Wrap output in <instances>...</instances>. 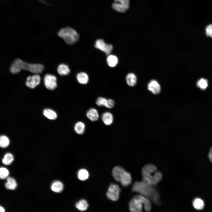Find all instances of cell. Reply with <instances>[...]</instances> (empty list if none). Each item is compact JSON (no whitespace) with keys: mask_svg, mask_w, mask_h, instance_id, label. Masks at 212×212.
Masks as SVG:
<instances>
[{"mask_svg":"<svg viewBox=\"0 0 212 212\" xmlns=\"http://www.w3.org/2000/svg\"><path fill=\"white\" fill-rule=\"evenodd\" d=\"M43 113L46 117L49 120H55L57 117V114L56 112L50 109H44Z\"/></svg>","mask_w":212,"mask_h":212,"instance_id":"cell-19","label":"cell"},{"mask_svg":"<svg viewBox=\"0 0 212 212\" xmlns=\"http://www.w3.org/2000/svg\"><path fill=\"white\" fill-rule=\"evenodd\" d=\"M75 206L76 208L79 210L83 211L87 209L88 204L86 200L82 199L77 203Z\"/></svg>","mask_w":212,"mask_h":212,"instance_id":"cell-24","label":"cell"},{"mask_svg":"<svg viewBox=\"0 0 212 212\" xmlns=\"http://www.w3.org/2000/svg\"><path fill=\"white\" fill-rule=\"evenodd\" d=\"M153 186L142 181H136L133 184L132 191L139 193L153 201L155 204L160 203L158 192L153 188Z\"/></svg>","mask_w":212,"mask_h":212,"instance_id":"cell-1","label":"cell"},{"mask_svg":"<svg viewBox=\"0 0 212 212\" xmlns=\"http://www.w3.org/2000/svg\"><path fill=\"white\" fill-rule=\"evenodd\" d=\"M112 174L114 179L120 182L123 186H128L131 183L132 178L130 174L121 166L115 167L112 170Z\"/></svg>","mask_w":212,"mask_h":212,"instance_id":"cell-6","label":"cell"},{"mask_svg":"<svg viewBox=\"0 0 212 212\" xmlns=\"http://www.w3.org/2000/svg\"><path fill=\"white\" fill-rule=\"evenodd\" d=\"M96 103L99 106H104L110 109L113 108L115 105V102L113 100L107 99L102 97H98L96 101Z\"/></svg>","mask_w":212,"mask_h":212,"instance_id":"cell-12","label":"cell"},{"mask_svg":"<svg viewBox=\"0 0 212 212\" xmlns=\"http://www.w3.org/2000/svg\"><path fill=\"white\" fill-rule=\"evenodd\" d=\"M57 70L58 73L61 75H66L70 72L69 66L64 64H61L58 66Z\"/></svg>","mask_w":212,"mask_h":212,"instance_id":"cell-21","label":"cell"},{"mask_svg":"<svg viewBox=\"0 0 212 212\" xmlns=\"http://www.w3.org/2000/svg\"><path fill=\"white\" fill-rule=\"evenodd\" d=\"M148 88L154 95L159 94L161 91V87L158 82L155 80H151L148 85Z\"/></svg>","mask_w":212,"mask_h":212,"instance_id":"cell-13","label":"cell"},{"mask_svg":"<svg viewBox=\"0 0 212 212\" xmlns=\"http://www.w3.org/2000/svg\"><path fill=\"white\" fill-rule=\"evenodd\" d=\"M9 174V171L6 168L3 167L0 168V178L1 179H4L7 178Z\"/></svg>","mask_w":212,"mask_h":212,"instance_id":"cell-30","label":"cell"},{"mask_svg":"<svg viewBox=\"0 0 212 212\" xmlns=\"http://www.w3.org/2000/svg\"><path fill=\"white\" fill-rule=\"evenodd\" d=\"M143 181L152 186L159 183L162 178V175L157 170L156 167L150 164L145 165L142 168Z\"/></svg>","mask_w":212,"mask_h":212,"instance_id":"cell-3","label":"cell"},{"mask_svg":"<svg viewBox=\"0 0 212 212\" xmlns=\"http://www.w3.org/2000/svg\"><path fill=\"white\" fill-rule=\"evenodd\" d=\"M14 160L13 155L10 153H7L4 155L2 162L4 164L8 165L11 164Z\"/></svg>","mask_w":212,"mask_h":212,"instance_id":"cell-27","label":"cell"},{"mask_svg":"<svg viewBox=\"0 0 212 212\" xmlns=\"http://www.w3.org/2000/svg\"><path fill=\"white\" fill-rule=\"evenodd\" d=\"M106 61L108 65L110 67H114L117 64L118 59L115 55L110 54L108 55Z\"/></svg>","mask_w":212,"mask_h":212,"instance_id":"cell-16","label":"cell"},{"mask_svg":"<svg viewBox=\"0 0 212 212\" xmlns=\"http://www.w3.org/2000/svg\"><path fill=\"white\" fill-rule=\"evenodd\" d=\"M193 206L196 209L200 210L202 209L204 206L203 201L199 198L195 199L193 201Z\"/></svg>","mask_w":212,"mask_h":212,"instance_id":"cell-26","label":"cell"},{"mask_svg":"<svg viewBox=\"0 0 212 212\" xmlns=\"http://www.w3.org/2000/svg\"><path fill=\"white\" fill-rule=\"evenodd\" d=\"M85 123L81 121L76 122L74 127L75 132L79 135L83 134L85 132Z\"/></svg>","mask_w":212,"mask_h":212,"instance_id":"cell-22","label":"cell"},{"mask_svg":"<svg viewBox=\"0 0 212 212\" xmlns=\"http://www.w3.org/2000/svg\"><path fill=\"white\" fill-rule=\"evenodd\" d=\"M76 78L78 82L83 85L87 84L89 80L88 74L86 73L83 72L78 73L77 75Z\"/></svg>","mask_w":212,"mask_h":212,"instance_id":"cell-17","label":"cell"},{"mask_svg":"<svg viewBox=\"0 0 212 212\" xmlns=\"http://www.w3.org/2000/svg\"><path fill=\"white\" fill-rule=\"evenodd\" d=\"M130 5V0H114L112 6L115 11L124 13L129 9Z\"/></svg>","mask_w":212,"mask_h":212,"instance_id":"cell-7","label":"cell"},{"mask_svg":"<svg viewBox=\"0 0 212 212\" xmlns=\"http://www.w3.org/2000/svg\"><path fill=\"white\" fill-rule=\"evenodd\" d=\"M86 116L88 118L92 121L97 120L99 118V114L97 109L91 108L87 112Z\"/></svg>","mask_w":212,"mask_h":212,"instance_id":"cell-15","label":"cell"},{"mask_svg":"<svg viewBox=\"0 0 212 212\" xmlns=\"http://www.w3.org/2000/svg\"><path fill=\"white\" fill-rule=\"evenodd\" d=\"M206 34L207 37L212 38V24L208 25L206 28Z\"/></svg>","mask_w":212,"mask_h":212,"instance_id":"cell-31","label":"cell"},{"mask_svg":"<svg viewBox=\"0 0 212 212\" xmlns=\"http://www.w3.org/2000/svg\"><path fill=\"white\" fill-rule=\"evenodd\" d=\"M40 81V77L37 74L29 76L26 78V85L30 88L33 89L39 84Z\"/></svg>","mask_w":212,"mask_h":212,"instance_id":"cell-11","label":"cell"},{"mask_svg":"<svg viewBox=\"0 0 212 212\" xmlns=\"http://www.w3.org/2000/svg\"><path fill=\"white\" fill-rule=\"evenodd\" d=\"M208 157L211 162L212 163V147L210 149L208 154Z\"/></svg>","mask_w":212,"mask_h":212,"instance_id":"cell-32","label":"cell"},{"mask_svg":"<svg viewBox=\"0 0 212 212\" xmlns=\"http://www.w3.org/2000/svg\"><path fill=\"white\" fill-rule=\"evenodd\" d=\"M64 186L63 183L59 181L54 182L51 186V189L54 192L56 193L61 192L63 190Z\"/></svg>","mask_w":212,"mask_h":212,"instance_id":"cell-23","label":"cell"},{"mask_svg":"<svg viewBox=\"0 0 212 212\" xmlns=\"http://www.w3.org/2000/svg\"><path fill=\"white\" fill-rule=\"evenodd\" d=\"M196 85L201 90H204L208 86V80L203 78H201L197 81Z\"/></svg>","mask_w":212,"mask_h":212,"instance_id":"cell-28","label":"cell"},{"mask_svg":"<svg viewBox=\"0 0 212 212\" xmlns=\"http://www.w3.org/2000/svg\"><path fill=\"white\" fill-rule=\"evenodd\" d=\"M89 175L88 172L85 169H81L78 173V178L81 180H86L88 178Z\"/></svg>","mask_w":212,"mask_h":212,"instance_id":"cell-29","label":"cell"},{"mask_svg":"<svg viewBox=\"0 0 212 212\" xmlns=\"http://www.w3.org/2000/svg\"><path fill=\"white\" fill-rule=\"evenodd\" d=\"M44 80L45 87L49 90H54L57 87V78L54 75L46 74L44 77Z\"/></svg>","mask_w":212,"mask_h":212,"instance_id":"cell-10","label":"cell"},{"mask_svg":"<svg viewBox=\"0 0 212 212\" xmlns=\"http://www.w3.org/2000/svg\"><path fill=\"white\" fill-rule=\"evenodd\" d=\"M94 46L96 49L104 52L105 54H110L113 49V46L111 44L106 43L101 39H97L95 42Z\"/></svg>","mask_w":212,"mask_h":212,"instance_id":"cell-8","label":"cell"},{"mask_svg":"<svg viewBox=\"0 0 212 212\" xmlns=\"http://www.w3.org/2000/svg\"><path fill=\"white\" fill-rule=\"evenodd\" d=\"M4 208L3 207L0 206V212H4Z\"/></svg>","mask_w":212,"mask_h":212,"instance_id":"cell-33","label":"cell"},{"mask_svg":"<svg viewBox=\"0 0 212 212\" xmlns=\"http://www.w3.org/2000/svg\"><path fill=\"white\" fill-rule=\"evenodd\" d=\"M10 140L9 138L5 135L0 136V147L5 148L9 145Z\"/></svg>","mask_w":212,"mask_h":212,"instance_id":"cell-25","label":"cell"},{"mask_svg":"<svg viewBox=\"0 0 212 212\" xmlns=\"http://www.w3.org/2000/svg\"><path fill=\"white\" fill-rule=\"evenodd\" d=\"M130 211L132 212H140L142 211L143 206L145 210L147 212L150 211L151 204L149 199L141 195L134 196L129 203Z\"/></svg>","mask_w":212,"mask_h":212,"instance_id":"cell-4","label":"cell"},{"mask_svg":"<svg viewBox=\"0 0 212 212\" xmlns=\"http://www.w3.org/2000/svg\"><path fill=\"white\" fill-rule=\"evenodd\" d=\"M6 188L8 189L14 190L17 187V184L15 179L11 177H7L5 184Z\"/></svg>","mask_w":212,"mask_h":212,"instance_id":"cell-20","label":"cell"},{"mask_svg":"<svg viewBox=\"0 0 212 212\" xmlns=\"http://www.w3.org/2000/svg\"><path fill=\"white\" fill-rule=\"evenodd\" d=\"M120 189L119 186L112 184L110 186L106 193L107 198L113 201H117L119 198Z\"/></svg>","mask_w":212,"mask_h":212,"instance_id":"cell-9","label":"cell"},{"mask_svg":"<svg viewBox=\"0 0 212 212\" xmlns=\"http://www.w3.org/2000/svg\"><path fill=\"white\" fill-rule=\"evenodd\" d=\"M57 34L67 44L70 45L75 43L80 38L79 35L77 31L69 27H66L61 29L58 32Z\"/></svg>","mask_w":212,"mask_h":212,"instance_id":"cell-5","label":"cell"},{"mask_svg":"<svg viewBox=\"0 0 212 212\" xmlns=\"http://www.w3.org/2000/svg\"><path fill=\"white\" fill-rule=\"evenodd\" d=\"M44 69V66L42 64L27 63L20 59L15 60L10 68L11 72L14 74L19 73L22 70L38 74L41 73Z\"/></svg>","mask_w":212,"mask_h":212,"instance_id":"cell-2","label":"cell"},{"mask_svg":"<svg viewBox=\"0 0 212 212\" xmlns=\"http://www.w3.org/2000/svg\"><path fill=\"white\" fill-rule=\"evenodd\" d=\"M101 119L104 123L106 125H111L114 120L113 115L108 112H104L102 115Z\"/></svg>","mask_w":212,"mask_h":212,"instance_id":"cell-14","label":"cell"},{"mask_svg":"<svg viewBox=\"0 0 212 212\" xmlns=\"http://www.w3.org/2000/svg\"><path fill=\"white\" fill-rule=\"evenodd\" d=\"M126 80L128 85L131 87H133L136 84L137 78L134 74L130 73L127 75L126 77Z\"/></svg>","mask_w":212,"mask_h":212,"instance_id":"cell-18","label":"cell"}]
</instances>
